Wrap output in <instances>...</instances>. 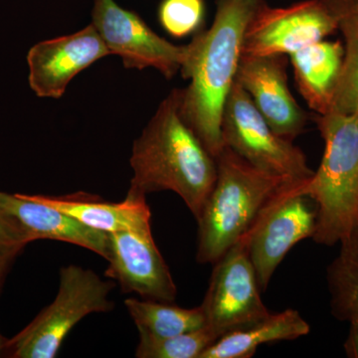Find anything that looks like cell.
Returning <instances> with one entry per match:
<instances>
[{"label":"cell","mask_w":358,"mask_h":358,"mask_svg":"<svg viewBox=\"0 0 358 358\" xmlns=\"http://www.w3.org/2000/svg\"><path fill=\"white\" fill-rule=\"evenodd\" d=\"M303 181L292 183L268 202L246 233L250 260L261 292L267 289L289 250L315 234L317 208L301 193Z\"/></svg>","instance_id":"cell-8"},{"label":"cell","mask_w":358,"mask_h":358,"mask_svg":"<svg viewBox=\"0 0 358 358\" xmlns=\"http://www.w3.org/2000/svg\"><path fill=\"white\" fill-rule=\"evenodd\" d=\"M263 0H216V13L207 30L193 36L181 67L190 80L181 89V112L214 157L223 150L221 122L226 101L236 82L243 55L245 31Z\"/></svg>","instance_id":"cell-1"},{"label":"cell","mask_w":358,"mask_h":358,"mask_svg":"<svg viewBox=\"0 0 358 358\" xmlns=\"http://www.w3.org/2000/svg\"><path fill=\"white\" fill-rule=\"evenodd\" d=\"M221 136L224 147L266 173L296 182L315 173L303 150L273 131L237 81L224 107Z\"/></svg>","instance_id":"cell-6"},{"label":"cell","mask_w":358,"mask_h":358,"mask_svg":"<svg viewBox=\"0 0 358 358\" xmlns=\"http://www.w3.org/2000/svg\"><path fill=\"white\" fill-rule=\"evenodd\" d=\"M310 327L298 310L270 313L267 317L239 331L225 334L209 346L200 358H250L259 346L307 336Z\"/></svg>","instance_id":"cell-17"},{"label":"cell","mask_w":358,"mask_h":358,"mask_svg":"<svg viewBox=\"0 0 358 358\" xmlns=\"http://www.w3.org/2000/svg\"><path fill=\"white\" fill-rule=\"evenodd\" d=\"M317 124L324 155L301 193L317 206L315 243L334 246L358 222V115L329 112L320 115Z\"/></svg>","instance_id":"cell-4"},{"label":"cell","mask_w":358,"mask_h":358,"mask_svg":"<svg viewBox=\"0 0 358 358\" xmlns=\"http://www.w3.org/2000/svg\"><path fill=\"white\" fill-rule=\"evenodd\" d=\"M173 303L145 299L124 301V306L140 334L166 338L199 331L206 326L201 306L183 308Z\"/></svg>","instance_id":"cell-18"},{"label":"cell","mask_w":358,"mask_h":358,"mask_svg":"<svg viewBox=\"0 0 358 358\" xmlns=\"http://www.w3.org/2000/svg\"><path fill=\"white\" fill-rule=\"evenodd\" d=\"M219 339L209 327L179 334L171 338H157L140 334L136 350L138 358H200L202 353Z\"/></svg>","instance_id":"cell-21"},{"label":"cell","mask_w":358,"mask_h":358,"mask_svg":"<svg viewBox=\"0 0 358 358\" xmlns=\"http://www.w3.org/2000/svg\"><path fill=\"white\" fill-rule=\"evenodd\" d=\"M92 24L127 69L155 68L169 80L180 72L189 52V45L162 38L140 15L115 0H94Z\"/></svg>","instance_id":"cell-9"},{"label":"cell","mask_w":358,"mask_h":358,"mask_svg":"<svg viewBox=\"0 0 358 358\" xmlns=\"http://www.w3.org/2000/svg\"><path fill=\"white\" fill-rule=\"evenodd\" d=\"M134 176L128 195L171 190L196 218L217 178V162L181 112V89H173L134 141Z\"/></svg>","instance_id":"cell-2"},{"label":"cell","mask_w":358,"mask_h":358,"mask_svg":"<svg viewBox=\"0 0 358 358\" xmlns=\"http://www.w3.org/2000/svg\"><path fill=\"white\" fill-rule=\"evenodd\" d=\"M338 18L345 48L329 112L358 115V16L343 14Z\"/></svg>","instance_id":"cell-20"},{"label":"cell","mask_w":358,"mask_h":358,"mask_svg":"<svg viewBox=\"0 0 358 358\" xmlns=\"http://www.w3.org/2000/svg\"><path fill=\"white\" fill-rule=\"evenodd\" d=\"M350 333L345 343L346 355L350 358H358V315L348 320Z\"/></svg>","instance_id":"cell-24"},{"label":"cell","mask_w":358,"mask_h":358,"mask_svg":"<svg viewBox=\"0 0 358 358\" xmlns=\"http://www.w3.org/2000/svg\"><path fill=\"white\" fill-rule=\"evenodd\" d=\"M0 209L17 222L30 242L38 239L67 242L107 260L109 233L90 228L64 212L42 203L33 195L0 192Z\"/></svg>","instance_id":"cell-14"},{"label":"cell","mask_w":358,"mask_h":358,"mask_svg":"<svg viewBox=\"0 0 358 358\" xmlns=\"http://www.w3.org/2000/svg\"><path fill=\"white\" fill-rule=\"evenodd\" d=\"M236 81L275 134L294 141L305 129L308 115L292 95L285 55H242Z\"/></svg>","instance_id":"cell-13"},{"label":"cell","mask_w":358,"mask_h":358,"mask_svg":"<svg viewBox=\"0 0 358 358\" xmlns=\"http://www.w3.org/2000/svg\"><path fill=\"white\" fill-rule=\"evenodd\" d=\"M29 242L17 222L0 209V253L16 255Z\"/></svg>","instance_id":"cell-23"},{"label":"cell","mask_w":358,"mask_h":358,"mask_svg":"<svg viewBox=\"0 0 358 358\" xmlns=\"http://www.w3.org/2000/svg\"><path fill=\"white\" fill-rule=\"evenodd\" d=\"M216 162L215 183L195 218L196 259L201 264L218 261L248 232L268 202L296 182L252 166L228 147L223 148Z\"/></svg>","instance_id":"cell-3"},{"label":"cell","mask_w":358,"mask_h":358,"mask_svg":"<svg viewBox=\"0 0 358 358\" xmlns=\"http://www.w3.org/2000/svg\"><path fill=\"white\" fill-rule=\"evenodd\" d=\"M15 256V254L0 253V284H1L2 279H3L9 263H10V261L13 260Z\"/></svg>","instance_id":"cell-26"},{"label":"cell","mask_w":358,"mask_h":358,"mask_svg":"<svg viewBox=\"0 0 358 358\" xmlns=\"http://www.w3.org/2000/svg\"><path fill=\"white\" fill-rule=\"evenodd\" d=\"M343 55L345 49L338 41L324 40L289 55L299 92L308 107L320 115L331 110Z\"/></svg>","instance_id":"cell-16"},{"label":"cell","mask_w":358,"mask_h":358,"mask_svg":"<svg viewBox=\"0 0 358 358\" xmlns=\"http://www.w3.org/2000/svg\"><path fill=\"white\" fill-rule=\"evenodd\" d=\"M204 17V0H162L159 4L160 25L174 38H185L201 31Z\"/></svg>","instance_id":"cell-22"},{"label":"cell","mask_w":358,"mask_h":358,"mask_svg":"<svg viewBox=\"0 0 358 358\" xmlns=\"http://www.w3.org/2000/svg\"><path fill=\"white\" fill-rule=\"evenodd\" d=\"M343 14H353V15L358 16V9H357V10L348 11V13H341L339 14V15H343ZM339 15H338V17Z\"/></svg>","instance_id":"cell-28"},{"label":"cell","mask_w":358,"mask_h":358,"mask_svg":"<svg viewBox=\"0 0 358 358\" xmlns=\"http://www.w3.org/2000/svg\"><path fill=\"white\" fill-rule=\"evenodd\" d=\"M213 265L209 287L200 306L206 327L219 338L270 315L261 299L246 234Z\"/></svg>","instance_id":"cell-7"},{"label":"cell","mask_w":358,"mask_h":358,"mask_svg":"<svg viewBox=\"0 0 358 358\" xmlns=\"http://www.w3.org/2000/svg\"><path fill=\"white\" fill-rule=\"evenodd\" d=\"M331 313L348 322L358 315V222L341 242V251L327 268Z\"/></svg>","instance_id":"cell-19"},{"label":"cell","mask_w":358,"mask_h":358,"mask_svg":"<svg viewBox=\"0 0 358 358\" xmlns=\"http://www.w3.org/2000/svg\"><path fill=\"white\" fill-rule=\"evenodd\" d=\"M114 284L93 271L76 265L61 268L60 284L53 303L10 341L6 348L15 358H53L73 327L87 315L110 312L109 294Z\"/></svg>","instance_id":"cell-5"},{"label":"cell","mask_w":358,"mask_h":358,"mask_svg":"<svg viewBox=\"0 0 358 358\" xmlns=\"http://www.w3.org/2000/svg\"><path fill=\"white\" fill-rule=\"evenodd\" d=\"M110 52L94 25L39 42L27 54L30 88L40 98L60 99L82 71Z\"/></svg>","instance_id":"cell-12"},{"label":"cell","mask_w":358,"mask_h":358,"mask_svg":"<svg viewBox=\"0 0 358 358\" xmlns=\"http://www.w3.org/2000/svg\"><path fill=\"white\" fill-rule=\"evenodd\" d=\"M326 2L336 16L358 9V0H326Z\"/></svg>","instance_id":"cell-25"},{"label":"cell","mask_w":358,"mask_h":358,"mask_svg":"<svg viewBox=\"0 0 358 358\" xmlns=\"http://www.w3.org/2000/svg\"><path fill=\"white\" fill-rule=\"evenodd\" d=\"M42 203L64 212L84 225L106 233L152 228V212L145 197L129 196L117 203L87 193L45 196L33 195Z\"/></svg>","instance_id":"cell-15"},{"label":"cell","mask_w":358,"mask_h":358,"mask_svg":"<svg viewBox=\"0 0 358 358\" xmlns=\"http://www.w3.org/2000/svg\"><path fill=\"white\" fill-rule=\"evenodd\" d=\"M6 343L7 341L2 338L1 336H0V353H1L2 350H4V348H6Z\"/></svg>","instance_id":"cell-27"},{"label":"cell","mask_w":358,"mask_h":358,"mask_svg":"<svg viewBox=\"0 0 358 358\" xmlns=\"http://www.w3.org/2000/svg\"><path fill=\"white\" fill-rule=\"evenodd\" d=\"M107 261L106 277L119 282L124 293H136L145 300L176 301L178 289L152 228L109 233Z\"/></svg>","instance_id":"cell-11"},{"label":"cell","mask_w":358,"mask_h":358,"mask_svg":"<svg viewBox=\"0 0 358 358\" xmlns=\"http://www.w3.org/2000/svg\"><path fill=\"white\" fill-rule=\"evenodd\" d=\"M338 25L326 0H303L286 7H271L263 0L245 31L243 55H291L322 41Z\"/></svg>","instance_id":"cell-10"}]
</instances>
